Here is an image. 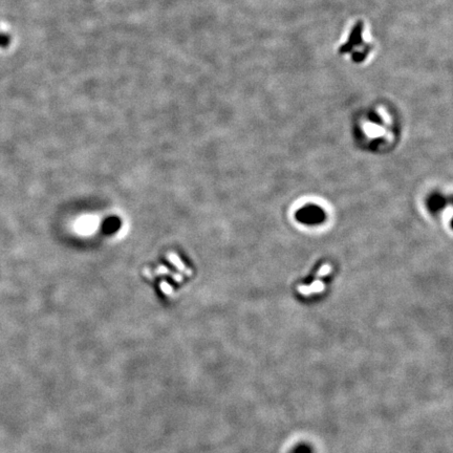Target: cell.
<instances>
[{"label":"cell","mask_w":453,"mask_h":453,"mask_svg":"<svg viewBox=\"0 0 453 453\" xmlns=\"http://www.w3.org/2000/svg\"><path fill=\"white\" fill-rule=\"evenodd\" d=\"M364 131L366 132V134L369 136H371V137H379V136H382V134H383V128H381L379 125H376V124H366L365 125V127H364Z\"/></svg>","instance_id":"obj_2"},{"label":"cell","mask_w":453,"mask_h":453,"mask_svg":"<svg viewBox=\"0 0 453 453\" xmlns=\"http://www.w3.org/2000/svg\"><path fill=\"white\" fill-rule=\"evenodd\" d=\"M340 50L344 54H350L351 58L358 62L363 61L367 57L371 46L365 37L364 24L361 21L351 27L346 42L342 44Z\"/></svg>","instance_id":"obj_1"}]
</instances>
